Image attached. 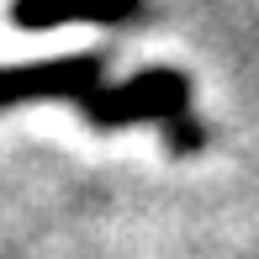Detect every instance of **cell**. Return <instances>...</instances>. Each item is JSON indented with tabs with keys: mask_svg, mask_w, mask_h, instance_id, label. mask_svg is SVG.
Segmentation results:
<instances>
[{
	"mask_svg": "<svg viewBox=\"0 0 259 259\" xmlns=\"http://www.w3.org/2000/svg\"><path fill=\"white\" fill-rule=\"evenodd\" d=\"M85 122L90 127H127V122H191V79L175 74V69H143V74L122 79V85H106L96 90L85 106Z\"/></svg>",
	"mask_w": 259,
	"mask_h": 259,
	"instance_id": "6da1fadb",
	"label": "cell"
},
{
	"mask_svg": "<svg viewBox=\"0 0 259 259\" xmlns=\"http://www.w3.org/2000/svg\"><path fill=\"white\" fill-rule=\"evenodd\" d=\"M106 58L74 53V58H42V64H11L0 69V111L21 101H79L85 106L101 90Z\"/></svg>",
	"mask_w": 259,
	"mask_h": 259,
	"instance_id": "7a4b0ae2",
	"label": "cell"
},
{
	"mask_svg": "<svg viewBox=\"0 0 259 259\" xmlns=\"http://www.w3.org/2000/svg\"><path fill=\"white\" fill-rule=\"evenodd\" d=\"M143 0H11V21L27 32L69 27V21H96V27H116L133 21Z\"/></svg>",
	"mask_w": 259,
	"mask_h": 259,
	"instance_id": "3957f363",
	"label": "cell"
}]
</instances>
